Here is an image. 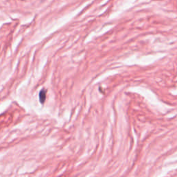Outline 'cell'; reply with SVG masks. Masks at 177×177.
<instances>
[{"instance_id":"cell-1","label":"cell","mask_w":177,"mask_h":177,"mask_svg":"<svg viewBox=\"0 0 177 177\" xmlns=\"http://www.w3.org/2000/svg\"><path fill=\"white\" fill-rule=\"evenodd\" d=\"M46 89H43L40 91V93H39V100L41 104H44L46 100Z\"/></svg>"}]
</instances>
